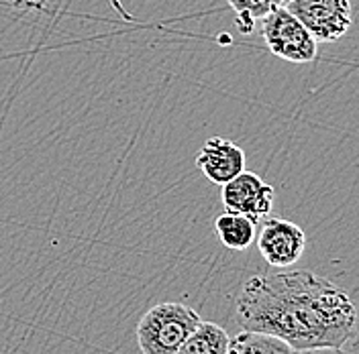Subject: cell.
<instances>
[{"mask_svg": "<svg viewBox=\"0 0 359 354\" xmlns=\"http://www.w3.org/2000/svg\"><path fill=\"white\" fill-rule=\"evenodd\" d=\"M243 330L266 332L294 351L343 348L355 332L358 311L349 295L309 271H284L247 279L237 297Z\"/></svg>", "mask_w": 359, "mask_h": 354, "instance_id": "cell-1", "label": "cell"}, {"mask_svg": "<svg viewBox=\"0 0 359 354\" xmlns=\"http://www.w3.org/2000/svg\"><path fill=\"white\" fill-rule=\"evenodd\" d=\"M201 322L198 311L186 304H157L139 320L137 344L143 354H174Z\"/></svg>", "mask_w": 359, "mask_h": 354, "instance_id": "cell-2", "label": "cell"}, {"mask_svg": "<svg viewBox=\"0 0 359 354\" xmlns=\"http://www.w3.org/2000/svg\"><path fill=\"white\" fill-rule=\"evenodd\" d=\"M262 37L280 59L292 64H311L316 59L318 41L284 4L262 19Z\"/></svg>", "mask_w": 359, "mask_h": 354, "instance_id": "cell-3", "label": "cell"}, {"mask_svg": "<svg viewBox=\"0 0 359 354\" xmlns=\"http://www.w3.org/2000/svg\"><path fill=\"white\" fill-rule=\"evenodd\" d=\"M284 6L320 43H335L351 29V0H290Z\"/></svg>", "mask_w": 359, "mask_h": 354, "instance_id": "cell-4", "label": "cell"}, {"mask_svg": "<svg viewBox=\"0 0 359 354\" xmlns=\"http://www.w3.org/2000/svg\"><path fill=\"white\" fill-rule=\"evenodd\" d=\"M221 187V199L226 212L243 214L255 224L266 220L271 214L276 194L273 187L259 176L251 171H241Z\"/></svg>", "mask_w": 359, "mask_h": 354, "instance_id": "cell-5", "label": "cell"}, {"mask_svg": "<svg viewBox=\"0 0 359 354\" xmlns=\"http://www.w3.org/2000/svg\"><path fill=\"white\" fill-rule=\"evenodd\" d=\"M257 248L269 267L286 269L296 265L304 255L306 234L286 218H266L257 236Z\"/></svg>", "mask_w": 359, "mask_h": 354, "instance_id": "cell-6", "label": "cell"}, {"mask_svg": "<svg viewBox=\"0 0 359 354\" xmlns=\"http://www.w3.org/2000/svg\"><path fill=\"white\" fill-rule=\"evenodd\" d=\"M196 165L208 181L224 185L245 171V151L224 136H210L198 151Z\"/></svg>", "mask_w": 359, "mask_h": 354, "instance_id": "cell-7", "label": "cell"}, {"mask_svg": "<svg viewBox=\"0 0 359 354\" xmlns=\"http://www.w3.org/2000/svg\"><path fill=\"white\" fill-rule=\"evenodd\" d=\"M255 222H251L243 214L226 212L215 220V230L219 241L231 250H245L255 241Z\"/></svg>", "mask_w": 359, "mask_h": 354, "instance_id": "cell-8", "label": "cell"}, {"mask_svg": "<svg viewBox=\"0 0 359 354\" xmlns=\"http://www.w3.org/2000/svg\"><path fill=\"white\" fill-rule=\"evenodd\" d=\"M224 354H296V351L271 334L243 330L235 338H229Z\"/></svg>", "mask_w": 359, "mask_h": 354, "instance_id": "cell-9", "label": "cell"}, {"mask_svg": "<svg viewBox=\"0 0 359 354\" xmlns=\"http://www.w3.org/2000/svg\"><path fill=\"white\" fill-rule=\"evenodd\" d=\"M229 346V334L212 322H201L184 344L174 354H224Z\"/></svg>", "mask_w": 359, "mask_h": 354, "instance_id": "cell-10", "label": "cell"}, {"mask_svg": "<svg viewBox=\"0 0 359 354\" xmlns=\"http://www.w3.org/2000/svg\"><path fill=\"white\" fill-rule=\"evenodd\" d=\"M226 2L233 8L235 24L243 35L253 33L255 22L262 21L271 10L284 4V0H226Z\"/></svg>", "mask_w": 359, "mask_h": 354, "instance_id": "cell-11", "label": "cell"}, {"mask_svg": "<svg viewBox=\"0 0 359 354\" xmlns=\"http://www.w3.org/2000/svg\"><path fill=\"white\" fill-rule=\"evenodd\" d=\"M13 4L17 8H35V10H43L47 6V0H13Z\"/></svg>", "mask_w": 359, "mask_h": 354, "instance_id": "cell-12", "label": "cell"}, {"mask_svg": "<svg viewBox=\"0 0 359 354\" xmlns=\"http://www.w3.org/2000/svg\"><path fill=\"white\" fill-rule=\"evenodd\" d=\"M296 354H349L343 348H309V351H296Z\"/></svg>", "mask_w": 359, "mask_h": 354, "instance_id": "cell-13", "label": "cell"}, {"mask_svg": "<svg viewBox=\"0 0 359 354\" xmlns=\"http://www.w3.org/2000/svg\"><path fill=\"white\" fill-rule=\"evenodd\" d=\"M111 4H112V8L123 17V19H127V21H133V15H129L127 10H125V6L121 4V0H111Z\"/></svg>", "mask_w": 359, "mask_h": 354, "instance_id": "cell-14", "label": "cell"}, {"mask_svg": "<svg viewBox=\"0 0 359 354\" xmlns=\"http://www.w3.org/2000/svg\"><path fill=\"white\" fill-rule=\"evenodd\" d=\"M286 2H290V0H284V4H286Z\"/></svg>", "mask_w": 359, "mask_h": 354, "instance_id": "cell-15", "label": "cell"}]
</instances>
